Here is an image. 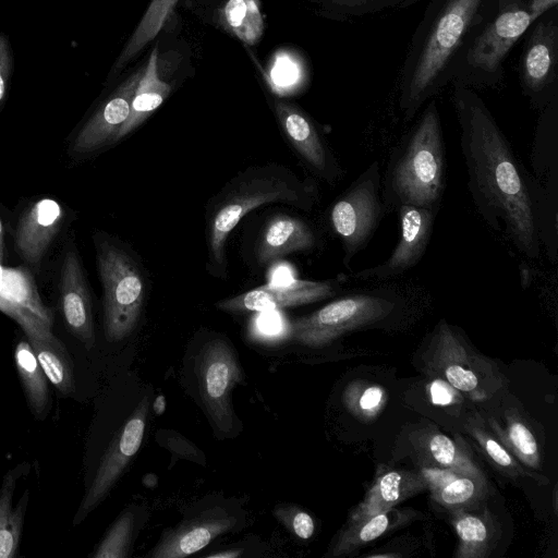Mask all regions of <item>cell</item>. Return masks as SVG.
Wrapping results in <instances>:
<instances>
[{"label":"cell","mask_w":558,"mask_h":558,"mask_svg":"<svg viewBox=\"0 0 558 558\" xmlns=\"http://www.w3.org/2000/svg\"><path fill=\"white\" fill-rule=\"evenodd\" d=\"M179 0H151L112 68L120 72L163 28Z\"/></svg>","instance_id":"29"},{"label":"cell","mask_w":558,"mask_h":558,"mask_svg":"<svg viewBox=\"0 0 558 558\" xmlns=\"http://www.w3.org/2000/svg\"><path fill=\"white\" fill-rule=\"evenodd\" d=\"M453 104L469 190L478 214L526 257L538 258L543 245L555 262L558 199L549 196L518 159L476 93L456 84Z\"/></svg>","instance_id":"1"},{"label":"cell","mask_w":558,"mask_h":558,"mask_svg":"<svg viewBox=\"0 0 558 558\" xmlns=\"http://www.w3.org/2000/svg\"><path fill=\"white\" fill-rule=\"evenodd\" d=\"M277 119L292 147L320 178L333 182L341 169L312 119L294 105L277 101Z\"/></svg>","instance_id":"13"},{"label":"cell","mask_w":558,"mask_h":558,"mask_svg":"<svg viewBox=\"0 0 558 558\" xmlns=\"http://www.w3.org/2000/svg\"><path fill=\"white\" fill-rule=\"evenodd\" d=\"M148 409V397H144L111 440L81 502L74 524L99 506L137 453L146 429Z\"/></svg>","instance_id":"10"},{"label":"cell","mask_w":558,"mask_h":558,"mask_svg":"<svg viewBox=\"0 0 558 558\" xmlns=\"http://www.w3.org/2000/svg\"><path fill=\"white\" fill-rule=\"evenodd\" d=\"M171 86L158 72V48L155 47L143 69L142 76L131 101L129 117L121 126L116 142L141 125L168 97Z\"/></svg>","instance_id":"23"},{"label":"cell","mask_w":558,"mask_h":558,"mask_svg":"<svg viewBox=\"0 0 558 558\" xmlns=\"http://www.w3.org/2000/svg\"><path fill=\"white\" fill-rule=\"evenodd\" d=\"M0 311L13 318L25 333L52 327V312L43 303L34 278L23 267L0 264Z\"/></svg>","instance_id":"15"},{"label":"cell","mask_w":558,"mask_h":558,"mask_svg":"<svg viewBox=\"0 0 558 558\" xmlns=\"http://www.w3.org/2000/svg\"><path fill=\"white\" fill-rule=\"evenodd\" d=\"M541 16L530 5L501 12L474 40L468 52L469 63L487 72L496 71L515 41Z\"/></svg>","instance_id":"16"},{"label":"cell","mask_w":558,"mask_h":558,"mask_svg":"<svg viewBox=\"0 0 558 558\" xmlns=\"http://www.w3.org/2000/svg\"><path fill=\"white\" fill-rule=\"evenodd\" d=\"M415 444L421 458L425 461V466L480 477L485 476L470 453L447 435L436 430H425L418 434Z\"/></svg>","instance_id":"26"},{"label":"cell","mask_w":558,"mask_h":558,"mask_svg":"<svg viewBox=\"0 0 558 558\" xmlns=\"http://www.w3.org/2000/svg\"><path fill=\"white\" fill-rule=\"evenodd\" d=\"M274 515L295 536L301 539L312 537L315 524L313 518L299 507L293 505H278Z\"/></svg>","instance_id":"39"},{"label":"cell","mask_w":558,"mask_h":558,"mask_svg":"<svg viewBox=\"0 0 558 558\" xmlns=\"http://www.w3.org/2000/svg\"><path fill=\"white\" fill-rule=\"evenodd\" d=\"M19 474L20 466L8 471L0 487V558H14L17 555L28 501V490H25L16 507L13 506Z\"/></svg>","instance_id":"28"},{"label":"cell","mask_w":558,"mask_h":558,"mask_svg":"<svg viewBox=\"0 0 558 558\" xmlns=\"http://www.w3.org/2000/svg\"><path fill=\"white\" fill-rule=\"evenodd\" d=\"M557 26L545 20L537 24L521 59V78L527 94L536 95L555 78Z\"/></svg>","instance_id":"20"},{"label":"cell","mask_w":558,"mask_h":558,"mask_svg":"<svg viewBox=\"0 0 558 558\" xmlns=\"http://www.w3.org/2000/svg\"><path fill=\"white\" fill-rule=\"evenodd\" d=\"M317 236L303 219L278 215L265 226L257 245V259L266 264L288 254L312 250Z\"/></svg>","instance_id":"22"},{"label":"cell","mask_w":558,"mask_h":558,"mask_svg":"<svg viewBox=\"0 0 558 558\" xmlns=\"http://www.w3.org/2000/svg\"><path fill=\"white\" fill-rule=\"evenodd\" d=\"M11 52L9 43L3 34H0V102L3 100L7 90L8 77L10 74Z\"/></svg>","instance_id":"41"},{"label":"cell","mask_w":558,"mask_h":558,"mask_svg":"<svg viewBox=\"0 0 558 558\" xmlns=\"http://www.w3.org/2000/svg\"><path fill=\"white\" fill-rule=\"evenodd\" d=\"M452 525L458 536L457 558H485L496 543L497 530L488 513L454 509Z\"/></svg>","instance_id":"27"},{"label":"cell","mask_w":558,"mask_h":558,"mask_svg":"<svg viewBox=\"0 0 558 558\" xmlns=\"http://www.w3.org/2000/svg\"><path fill=\"white\" fill-rule=\"evenodd\" d=\"M61 307L68 328L87 349L95 344L92 303L77 254L68 250L60 281Z\"/></svg>","instance_id":"18"},{"label":"cell","mask_w":558,"mask_h":558,"mask_svg":"<svg viewBox=\"0 0 558 558\" xmlns=\"http://www.w3.org/2000/svg\"><path fill=\"white\" fill-rule=\"evenodd\" d=\"M430 492L433 499L447 509H471L487 496L488 483L485 476L454 473Z\"/></svg>","instance_id":"31"},{"label":"cell","mask_w":558,"mask_h":558,"mask_svg":"<svg viewBox=\"0 0 558 558\" xmlns=\"http://www.w3.org/2000/svg\"><path fill=\"white\" fill-rule=\"evenodd\" d=\"M279 326H280L279 319L277 316H274V315H267L266 317H264L260 320V325H259L262 331L267 335H274V333L278 332Z\"/></svg>","instance_id":"42"},{"label":"cell","mask_w":558,"mask_h":558,"mask_svg":"<svg viewBox=\"0 0 558 558\" xmlns=\"http://www.w3.org/2000/svg\"><path fill=\"white\" fill-rule=\"evenodd\" d=\"M136 521L135 509L123 510L92 556L95 558L128 557L135 537Z\"/></svg>","instance_id":"35"},{"label":"cell","mask_w":558,"mask_h":558,"mask_svg":"<svg viewBox=\"0 0 558 558\" xmlns=\"http://www.w3.org/2000/svg\"><path fill=\"white\" fill-rule=\"evenodd\" d=\"M468 430L482 451L505 474L510 477L523 475V469L500 440L486 432L482 426L475 424L469 425Z\"/></svg>","instance_id":"36"},{"label":"cell","mask_w":558,"mask_h":558,"mask_svg":"<svg viewBox=\"0 0 558 558\" xmlns=\"http://www.w3.org/2000/svg\"><path fill=\"white\" fill-rule=\"evenodd\" d=\"M3 260V227L0 219V264Z\"/></svg>","instance_id":"46"},{"label":"cell","mask_w":558,"mask_h":558,"mask_svg":"<svg viewBox=\"0 0 558 558\" xmlns=\"http://www.w3.org/2000/svg\"><path fill=\"white\" fill-rule=\"evenodd\" d=\"M240 555H241L240 550L231 549V550H227V551L214 553V554L208 555V557H213V558H218V557H221V558H226V557L235 558V557H239Z\"/></svg>","instance_id":"44"},{"label":"cell","mask_w":558,"mask_h":558,"mask_svg":"<svg viewBox=\"0 0 558 558\" xmlns=\"http://www.w3.org/2000/svg\"><path fill=\"white\" fill-rule=\"evenodd\" d=\"M104 288V327L108 341H121L137 325L144 300L145 281L135 260L121 247L102 241L97 250Z\"/></svg>","instance_id":"6"},{"label":"cell","mask_w":558,"mask_h":558,"mask_svg":"<svg viewBox=\"0 0 558 558\" xmlns=\"http://www.w3.org/2000/svg\"><path fill=\"white\" fill-rule=\"evenodd\" d=\"M428 488L421 471L385 470L379 472L364 499L350 518L378 513L392 509L413 495Z\"/></svg>","instance_id":"21"},{"label":"cell","mask_w":558,"mask_h":558,"mask_svg":"<svg viewBox=\"0 0 558 558\" xmlns=\"http://www.w3.org/2000/svg\"><path fill=\"white\" fill-rule=\"evenodd\" d=\"M26 337L47 379L60 392L71 393L74 390L72 361L51 327L28 332Z\"/></svg>","instance_id":"25"},{"label":"cell","mask_w":558,"mask_h":558,"mask_svg":"<svg viewBox=\"0 0 558 558\" xmlns=\"http://www.w3.org/2000/svg\"><path fill=\"white\" fill-rule=\"evenodd\" d=\"M426 353L430 371L475 401L492 398L507 385L499 368L471 349L462 335L444 319L435 327Z\"/></svg>","instance_id":"5"},{"label":"cell","mask_w":558,"mask_h":558,"mask_svg":"<svg viewBox=\"0 0 558 558\" xmlns=\"http://www.w3.org/2000/svg\"><path fill=\"white\" fill-rule=\"evenodd\" d=\"M329 281L292 280L284 284H265L233 298L219 301L216 306L225 312H265L314 303L333 294Z\"/></svg>","instance_id":"12"},{"label":"cell","mask_w":558,"mask_h":558,"mask_svg":"<svg viewBox=\"0 0 558 558\" xmlns=\"http://www.w3.org/2000/svg\"><path fill=\"white\" fill-rule=\"evenodd\" d=\"M344 402L356 416L371 418L383 409L385 390L374 384H354L347 389Z\"/></svg>","instance_id":"37"},{"label":"cell","mask_w":558,"mask_h":558,"mask_svg":"<svg viewBox=\"0 0 558 558\" xmlns=\"http://www.w3.org/2000/svg\"><path fill=\"white\" fill-rule=\"evenodd\" d=\"M165 405H166V400H165L163 396H158L154 401V411L156 412V414H158V415L162 414L163 410H165Z\"/></svg>","instance_id":"45"},{"label":"cell","mask_w":558,"mask_h":558,"mask_svg":"<svg viewBox=\"0 0 558 558\" xmlns=\"http://www.w3.org/2000/svg\"><path fill=\"white\" fill-rule=\"evenodd\" d=\"M392 509L378 513L350 518L347 526L341 531L337 541L329 549L327 556L343 557L359 549L390 530L397 520H393Z\"/></svg>","instance_id":"30"},{"label":"cell","mask_w":558,"mask_h":558,"mask_svg":"<svg viewBox=\"0 0 558 558\" xmlns=\"http://www.w3.org/2000/svg\"><path fill=\"white\" fill-rule=\"evenodd\" d=\"M378 161H373L332 203L329 225L339 239L349 267L354 256L368 244L385 211Z\"/></svg>","instance_id":"8"},{"label":"cell","mask_w":558,"mask_h":558,"mask_svg":"<svg viewBox=\"0 0 558 558\" xmlns=\"http://www.w3.org/2000/svg\"><path fill=\"white\" fill-rule=\"evenodd\" d=\"M428 393L432 402L436 405L454 404L460 397L456 388L439 377L429 384Z\"/></svg>","instance_id":"40"},{"label":"cell","mask_w":558,"mask_h":558,"mask_svg":"<svg viewBox=\"0 0 558 558\" xmlns=\"http://www.w3.org/2000/svg\"><path fill=\"white\" fill-rule=\"evenodd\" d=\"M396 211L399 239L390 256L380 265L353 272V278L387 280L414 267L425 254L437 210L402 205Z\"/></svg>","instance_id":"11"},{"label":"cell","mask_w":558,"mask_h":558,"mask_svg":"<svg viewBox=\"0 0 558 558\" xmlns=\"http://www.w3.org/2000/svg\"><path fill=\"white\" fill-rule=\"evenodd\" d=\"M143 70L130 75L84 124L73 142L76 154H89L116 142L126 121Z\"/></svg>","instance_id":"17"},{"label":"cell","mask_w":558,"mask_h":558,"mask_svg":"<svg viewBox=\"0 0 558 558\" xmlns=\"http://www.w3.org/2000/svg\"><path fill=\"white\" fill-rule=\"evenodd\" d=\"M533 177L541 187L558 199V129L556 110L539 120L532 148Z\"/></svg>","instance_id":"24"},{"label":"cell","mask_w":558,"mask_h":558,"mask_svg":"<svg viewBox=\"0 0 558 558\" xmlns=\"http://www.w3.org/2000/svg\"><path fill=\"white\" fill-rule=\"evenodd\" d=\"M445 182V142L433 100L389 154L381 190L384 211L397 210L402 205L437 210Z\"/></svg>","instance_id":"3"},{"label":"cell","mask_w":558,"mask_h":558,"mask_svg":"<svg viewBox=\"0 0 558 558\" xmlns=\"http://www.w3.org/2000/svg\"><path fill=\"white\" fill-rule=\"evenodd\" d=\"M223 19L231 32L246 44H255L263 34V17L254 0H228Z\"/></svg>","instance_id":"34"},{"label":"cell","mask_w":558,"mask_h":558,"mask_svg":"<svg viewBox=\"0 0 558 558\" xmlns=\"http://www.w3.org/2000/svg\"><path fill=\"white\" fill-rule=\"evenodd\" d=\"M483 0H437L424 20L405 60L399 106L411 120L436 92L442 73L461 46Z\"/></svg>","instance_id":"4"},{"label":"cell","mask_w":558,"mask_h":558,"mask_svg":"<svg viewBox=\"0 0 558 558\" xmlns=\"http://www.w3.org/2000/svg\"><path fill=\"white\" fill-rule=\"evenodd\" d=\"M340 16L359 17L387 9L410 4L411 0H318Z\"/></svg>","instance_id":"38"},{"label":"cell","mask_w":558,"mask_h":558,"mask_svg":"<svg viewBox=\"0 0 558 558\" xmlns=\"http://www.w3.org/2000/svg\"><path fill=\"white\" fill-rule=\"evenodd\" d=\"M557 5V0H531L530 8L543 15Z\"/></svg>","instance_id":"43"},{"label":"cell","mask_w":558,"mask_h":558,"mask_svg":"<svg viewBox=\"0 0 558 558\" xmlns=\"http://www.w3.org/2000/svg\"><path fill=\"white\" fill-rule=\"evenodd\" d=\"M62 218L61 205L51 198L39 199L23 213L15 231V245L25 262L36 265L41 260Z\"/></svg>","instance_id":"19"},{"label":"cell","mask_w":558,"mask_h":558,"mask_svg":"<svg viewBox=\"0 0 558 558\" xmlns=\"http://www.w3.org/2000/svg\"><path fill=\"white\" fill-rule=\"evenodd\" d=\"M398 307L387 291H365L332 301L310 315L294 319L290 331L299 343L319 348L340 336L383 322Z\"/></svg>","instance_id":"7"},{"label":"cell","mask_w":558,"mask_h":558,"mask_svg":"<svg viewBox=\"0 0 558 558\" xmlns=\"http://www.w3.org/2000/svg\"><path fill=\"white\" fill-rule=\"evenodd\" d=\"M195 374L199 397L213 427L230 437L235 418L232 391L244 376L232 345L222 339L205 343L196 357Z\"/></svg>","instance_id":"9"},{"label":"cell","mask_w":558,"mask_h":558,"mask_svg":"<svg viewBox=\"0 0 558 558\" xmlns=\"http://www.w3.org/2000/svg\"><path fill=\"white\" fill-rule=\"evenodd\" d=\"M318 198L316 185L280 165L252 167L230 180L207 210L209 265L225 274L226 242L241 219L253 209L277 202L310 210Z\"/></svg>","instance_id":"2"},{"label":"cell","mask_w":558,"mask_h":558,"mask_svg":"<svg viewBox=\"0 0 558 558\" xmlns=\"http://www.w3.org/2000/svg\"><path fill=\"white\" fill-rule=\"evenodd\" d=\"M15 364L32 410L43 415L48 407L47 377L28 340L20 341L16 345Z\"/></svg>","instance_id":"32"},{"label":"cell","mask_w":558,"mask_h":558,"mask_svg":"<svg viewBox=\"0 0 558 558\" xmlns=\"http://www.w3.org/2000/svg\"><path fill=\"white\" fill-rule=\"evenodd\" d=\"M490 423L501 444H504L517 459L530 468H539L541 457L535 436L515 413L507 414L505 428H501L494 421Z\"/></svg>","instance_id":"33"},{"label":"cell","mask_w":558,"mask_h":558,"mask_svg":"<svg viewBox=\"0 0 558 558\" xmlns=\"http://www.w3.org/2000/svg\"><path fill=\"white\" fill-rule=\"evenodd\" d=\"M236 518L220 507L210 508L201 514L181 522L162 533L150 550L153 558H183L203 549L216 537L228 533L236 524Z\"/></svg>","instance_id":"14"}]
</instances>
